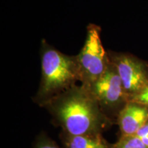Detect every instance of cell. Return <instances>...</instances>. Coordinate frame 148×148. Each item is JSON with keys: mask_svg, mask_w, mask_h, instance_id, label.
Segmentation results:
<instances>
[{"mask_svg": "<svg viewBox=\"0 0 148 148\" xmlns=\"http://www.w3.org/2000/svg\"><path fill=\"white\" fill-rule=\"evenodd\" d=\"M43 106L65 134L99 135L112 124V119L103 112L89 90L82 84L71 86Z\"/></svg>", "mask_w": 148, "mask_h": 148, "instance_id": "1", "label": "cell"}, {"mask_svg": "<svg viewBox=\"0 0 148 148\" xmlns=\"http://www.w3.org/2000/svg\"><path fill=\"white\" fill-rule=\"evenodd\" d=\"M41 78L36 101L41 106L80 82L76 56H68L42 40L40 48Z\"/></svg>", "mask_w": 148, "mask_h": 148, "instance_id": "2", "label": "cell"}, {"mask_svg": "<svg viewBox=\"0 0 148 148\" xmlns=\"http://www.w3.org/2000/svg\"><path fill=\"white\" fill-rule=\"evenodd\" d=\"M86 31L84 46L76 58L81 84L87 87L104 73L110 60L101 42L100 27L90 23Z\"/></svg>", "mask_w": 148, "mask_h": 148, "instance_id": "3", "label": "cell"}, {"mask_svg": "<svg viewBox=\"0 0 148 148\" xmlns=\"http://www.w3.org/2000/svg\"><path fill=\"white\" fill-rule=\"evenodd\" d=\"M86 88L110 119L112 114L117 113L118 115L120 110L128 102V97L123 89L121 79L111 61L104 73Z\"/></svg>", "mask_w": 148, "mask_h": 148, "instance_id": "4", "label": "cell"}, {"mask_svg": "<svg viewBox=\"0 0 148 148\" xmlns=\"http://www.w3.org/2000/svg\"><path fill=\"white\" fill-rule=\"evenodd\" d=\"M108 55L129 101L132 96L148 85V64L129 53L109 52Z\"/></svg>", "mask_w": 148, "mask_h": 148, "instance_id": "5", "label": "cell"}, {"mask_svg": "<svg viewBox=\"0 0 148 148\" xmlns=\"http://www.w3.org/2000/svg\"><path fill=\"white\" fill-rule=\"evenodd\" d=\"M117 121L121 136L134 135L148 122V108L130 101L120 110Z\"/></svg>", "mask_w": 148, "mask_h": 148, "instance_id": "6", "label": "cell"}, {"mask_svg": "<svg viewBox=\"0 0 148 148\" xmlns=\"http://www.w3.org/2000/svg\"><path fill=\"white\" fill-rule=\"evenodd\" d=\"M66 148H112V145L99 135H68L64 134Z\"/></svg>", "mask_w": 148, "mask_h": 148, "instance_id": "7", "label": "cell"}, {"mask_svg": "<svg viewBox=\"0 0 148 148\" xmlns=\"http://www.w3.org/2000/svg\"><path fill=\"white\" fill-rule=\"evenodd\" d=\"M112 148H148L139 138L134 135L121 136Z\"/></svg>", "mask_w": 148, "mask_h": 148, "instance_id": "8", "label": "cell"}, {"mask_svg": "<svg viewBox=\"0 0 148 148\" xmlns=\"http://www.w3.org/2000/svg\"><path fill=\"white\" fill-rule=\"evenodd\" d=\"M130 101L143 105L148 108V85L140 91L132 96L129 99Z\"/></svg>", "mask_w": 148, "mask_h": 148, "instance_id": "9", "label": "cell"}, {"mask_svg": "<svg viewBox=\"0 0 148 148\" xmlns=\"http://www.w3.org/2000/svg\"><path fill=\"white\" fill-rule=\"evenodd\" d=\"M34 148H60L56 143L45 135H40L36 140Z\"/></svg>", "mask_w": 148, "mask_h": 148, "instance_id": "10", "label": "cell"}, {"mask_svg": "<svg viewBox=\"0 0 148 148\" xmlns=\"http://www.w3.org/2000/svg\"><path fill=\"white\" fill-rule=\"evenodd\" d=\"M136 137L143 142V144L148 147V122L143 125L136 134H134Z\"/></svg>", "mask_w": 148, "mask_h": 148, "instance_id": "11", "label": "cell"}]
</instances>
